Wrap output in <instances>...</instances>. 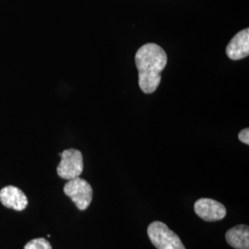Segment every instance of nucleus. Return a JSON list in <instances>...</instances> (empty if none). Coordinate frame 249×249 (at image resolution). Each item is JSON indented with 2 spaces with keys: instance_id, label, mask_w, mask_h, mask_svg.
<instances>
[{
  "instance_id": "nucleus-1",
  "label": "nucleus",
  "mask_w": 249,
  "mask_h": 249,
  "mask_svg": "<svg viewBox=\"0 0 249 249\" xmlns=\"http://www.w3.org/2000/svg\"><path fill=\"white\" fill-rule=\"evenodd\" d=\"M135 62L139 71V85L144 93L154 92L160 85V73L167 64V55L160 45L149 43L136 53Z\"/></svg>"
},
{
  "instance_id": "nucleus-2",
  "label": "nucleus",
  "mask_w": 249,
  "mask_h": 249,
  "mask_svg": "<svg viewBox=\"0 0 249 249\" xmlns=\"http://www.w3.org/2000/svg\"><path fill=\"white\" fill-rule=\"evenodd\" d=\"M148 235L157 249H186L178 234L161 222L151 223L148 227Z\"/></svg>"
},
{
  "instance_id": "nucleus-3",
  "label": "nucleus",
  "mask_w": 249,
  "mask_h": 249,
  "mask_svg": "<svg viewBox=\"0 0 249 249\" xmlns=\"http://www.w3.org/2000/svg\"><path fill=\"white\" fill-rule=\"evenodd\" d=\"M64 192L80 211L87 210L92 200V188L86 180L80 177L69 180L64 187Z\"/></svg>"
},
{
  "instance_id": "nucleus-4",
  "label": "nucleus",
  "mask_w": 249,
  "mask_h": 249,
  "mask_svg": "<svg viewBox=\"0 0 249 249\" xmlns=\"http://www.w3.org/2000/svg\"><path fill=\"white\" fill-rule=\"evenodd\" d=\"M61 160L57 166V175L66 180L79 178L83 172V157L79 150L69 149L60 153Z\"/></svg>"
},
{
  "instance_id": "nucleus-5",
  "label": "nucleus",
  "mask_w": 249,
  "mask_h": 249,
  "mask_svg": "<svg viewBox=\"0 0 249 249\" xmlns=\"http://www.w3.org/2000/svg\"><path fill=\"white\" fill-rule=\"evenodd\" d=\"M196 215L206 222L221 221L226 216V209L221 202L212 198H200L194 205Z\"/></svg>"
},
{
  "instance_id": "nucleus-6",
  "label": "nucleus",
  "mask_w": 249,
  "mask_h": 249,
  "mask_svg": "<svg viewBox=\"0 0 249 249\" xmlns=\"http://www.w3.org/2000/svg\"><path fill=\"white\" fill-rule=\"evenodd\" d=\"M226 54L231 60H240L249 54V30L247 28L232 37L226 47Z\"/></svg>"
},
{
  "instance_id": "nucleus-7",
  "label": "nucleus",
  "mask_w": 249,
  "mask_h": 249,
  "mask_svg": "<svg viewBox=\"0 0 249 249\" xmlns=\"http://www.w3.org/2000/svg\"><path fill=\"white\" fill-rule=\"evenodd\" d=\"M0 201L5 207L21 212L28 205L26 195L19 188L13 186L4 187L0 190Z\"/></svg>"
},
{
  "instance_id": "nucleus-8",
  "label": "nucleus",
  "mask_w": 249,
  "mask_h": 249,
  "mask_svg": "<svg viewBox=\"0 0 249 249\" xmlns=\"http://www.w3.org/2000/svg\"><path fill=\"white\" fill-rule=\"evenodd\" d=\"M225 239L233 249H249V226L240 224L232 227L226 232Z\"/></svg>"
},
{
  "instance_id": "nucleus-9",
  "label": "nucleus",
  "mask_w": 249,
  "mask_h": 249,
  "mask_svg": "<svg viewBox=\"0 0 249 249\" xmlns=\"http://www.w3.org/2000/svg\"><path fill=\"white\" fill-rule=\"evenodd\" d=\"M24 249H52V246L45 238H36L29 241Z\"/></svg>"
},
{
  "instance_id": "nucleus-10",
  "label": "nucleus",
  "mask_w": 249,
  "mask_h": 249,
  "mask_svg": "<svg viewBox=\"0 0 249 249\" xmlns=\"http://www.w3.org/2000/svg\"><path fill=\"white\" fill-rule=\"evenodd\" d=\"M238 139L239 141L247 145L249 144V128H245L243 130H241L240 133L238 135Z\"/></svg>"
}]
</instances>
